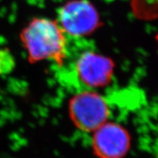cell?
<instances>
[{
	"instance_id": "cell-7",
	"label": "cell",
	"mask_w": 158,
	"mask_h": 158,
	"mask_svg": "<svg viewBox=\"0 0 158 158\" xmlns=\"http://www.w3.org/2000/svg\"><path fill=\"white\" fill-rule=\"evenodd\" d=\"M15 59L7 48H0V75H7L13 70Z\"/></svg>"
},
{
	"instance_id": "cell-5",
	"label": "cell",
	"mask_w": 158,
	"mask_h": 158,
	"mask_svg": "<svg viewBox=\"0 0 158 158\" xmlns=\"http://www.w3.org/2000/svg\"><path fill=\"white\" fill-rule=\"evenodd\" d=\"M127 131L118 124L105 122L95 130L92 145L101 158H121L129 147Z\"/></svg>"
},
{
	"instance_id": "cell-6",
	"label": "cell",
	"mask_w": 158,
	"mask_h": 158,
	"mask_svg": "<svg viewBox=\"0 0 158 158\" xmlns=\"http://www.w3.org/2000/svg\"><path fill=\"white\" fill-rule=\"evenodd\" d=\"M132 5L134 13L140 18H158V0H132Z\"/></svg>"
},
{
	"instance_id": "cell-1",
	"label": "cell",
	"mask_w": 158,
	"mask_h": 158,
	"mask_svg": "<svg viewBox=\"0 0 158 158\" xmlns=\"http://www.w3.org/2000/svg\"><path fill=\"white\" fill-rule=\"evenodd\" d=\"M65 35L58 22L36 18L22 30L20 37L29 61L50 60L63 64L68 53Z\"/></svg>"
},
{
	"instance_id": "cell-4",
	"label": "cell",
	"mask_w": 158,
	"mask_h": 158,
	"mask_svg": "<svg viewBox=\"0 0 158 158\" xmlns=\"http://www.w3.org/2000/svg\"><path fill=\"white\" fill-rule=\"evenodd\" d=\"M58 23L65 34L76 37L86 36L99 26V15L87 0H73L60 8Z\"/></svg>"
},
{
	"instance_id": "cell-8",
	"label": "cell",
	"mask_w": 158,
	"mask_h": 158,
	"mask_svg": "<svg viewBox=\"0 0 158 158\" xmlns=\"http://www.w3.org/2000/svg\"><path fill=\"white\" fill-rule=\"evenodd\" d=\"M156 39H157V43H158V35H157V37H156Z\"/></svg>"
},
{
	"instance_id": "cell-2",
	"label": "cell",
	"mask_w": 158,
	"mask_h": 158,
	"mask_svg": "<svg viewBox=\"0 0 158 158\" xmlns=\"http://www.w3.org/2000/svg\"><path fill=\"white\" fill-rule=\"evenodd\" d=\"M113 70L114 64L109 58L95 51H83L73 61L67 82L78 92L94 90L111 80Z\"/></svg>"
},
{
	"instance_id": "cell-3",
	"label": "cell",
	"mask_w": 158,
	"mask_h": 158,
	"mask_svg": "<svg viewBox=\"0 0 158 158\" xmlns=\"http://www.w3.org/2000/svg\"><path fill=\"white\" fill-rule=\"evenodd\" d=\"M70 112L76 126L86 132L95 131L110 116L106 99L94 90L78 92L70 101Z\"/></svg>"
}]
</instances>
